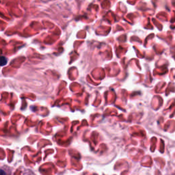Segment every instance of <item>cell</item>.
<instances>
[{
  "instance_id": "1",
  "label": "cell",
  "mask_w": 175,
  "mask_h": 175,
  "mask_svg": "<svg viewBox=\"0 0 175 175\" xmlns=\"http://www.w3.org/2000/svg\"><path fill=\"white\" fill-rule=\"evenodd\" d=\"M1 66H4L6 63H7V59H6V57H4V56H1Z\"/></svg>"
}]
</instances>
